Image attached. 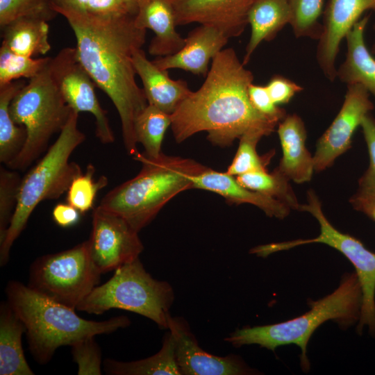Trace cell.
<instances>
[{
    "mask_svg": "<svg viewBox=\"0 0 375 375\" xmlns=\"http://www.w3.org/2000/svg\"><path fill=\"white\" fill-rule=\"evenodd\" d=\"M1 46L28 57L44 55L51 48L47 21L35 17L19 18L1 28Z\"/></svg>",
    "mask_w": 375,
    "mask_h": 375,
    "instance_id": "25",
    "label": "cell"
},
{
    "mask_svg": "<svg viewBox=\"0 0 375 375\" xmlns=\"http://www.w3.org/2000/svg\"><path fill=\"white\" fill-rule=\"evenodd\" d=\"M229 38L219 29L200 24L185 38V44L172 55L158 57L153 62L160 69H181L206 76L210 61L223 49Z\"/></svg>",
    "mask_w": 375,
    "mask_h": 375,
    "instance_id": "17",
    "label": "cell"
},
{
    "mask_svg": "<svg viewBox=\"0 0 375 375\" xmlns=\"http://www.w3.org/2000/svg\"><path fill=\"white\" fill-rule=\"evenodd\" d=\"M291 18L290 25L296 38L319 40L322 33L324 0H288Z\"/></svg>",
    "mask_w": 375,
    "mask_h": 375,
    "instance_id": "31",
    "label": "cell"
},
{
    "mask_svg": "<svg viewBox=\"0 0 375 375\" xmlns=\"http://www.w3.org/2000/svg\"><path fill=\"white\" fill-rule=\"evenodd\" d=\"M171 124V115L149 104L136 117L135 138L137 143L143 145L148 156L158 158L160 156L162 142Z\"/></svg>",
    "mask_w": 375,
    "mask_h": 375,
    "instance_id": "28",
    "label": "cell"
},
{
    "mask_svg": "<svg viewBox=\"0 0 375 375\" xmlns=\"http://www.w3.org/2000/svg\"><path fill=\"white\" fill-rule=\"evenodd\" d=\"M367 146L369 165L358 181V188L351 198L353 207L360 211L365 207L375 205V118L370 113L365 115L360 124Z\"/></svg>",
    "mask_w": 375,
    "mask_h": 375,
    "instance_id": "30",
    "label": "cell"
},
{
    "mask_svg": "<svg viewBox=\"0 0 375 375\" xmlns=\"http://www.w3.org/2000/svg\"><path fill=\"white\" fill-rule=\"evenodd\" d=\"M26 83L16 80L0 85V161L7 166L19 154L26 139L24 126L17 124L9 111L12 99Z\"/></svg>",
    "mask_w": 375,
    "mask_h": 375,
    "instance_id": "27",
    "label": "cell"
},
{
    "mask_svg": "<svg viewBox=\"0 0 375 375\" xmlns=\"http://www.w3.org/2000/svg\"><path fill=\"white\" fill-rule=\"evenodd\" d=\"M49 64L29 79L10 104V114L17 124L24 126L26 139L19 154L8 165L9 169L22 171L32 164L71 115L72 110L51 76Z\"/></svg>",
    "mask_w": 375,
    "mask_h": 375,
    "instance_id": "8",
    "label": "cell"
},
{
    "mask_svg": "<svg viewBox=\"0 0 375 375\" xmlns=\"http://www.w3.org/2000/svg\"><path fill=\"white\" fill-rule=\"evenodd\" d=\"M242 186L274 198L291 210H299L300 204L290 184V179L276 167L271 174L267 172L246 173L235 176Z\"/></svg>",
    "mask_w": 375,
    "mask_h": 375,
    "instance_id": "29",
    "label": "cell"
},
{
    "mask_svg": "<svg viewBox=\"0 0 375 375\" xmlns=\"http://www.w3.org/2000/svg\"><path fill=\"white\" fill-rule=\"evenodd\" d=\"M192 188L219 194L233 203H247L260 208L267 216L283 219L290 208L283 202L241 185L234 176L208 168L192 178Z\"/></svg>",
    "mask_w": 375,
    "mask_h": 375,
    "instance_id": "20",
    "label": "cell"
},
{
    "mask_svg": "<svg viewBox=\"0 0 375 375\" xmlns=\"http://www.w3.org/2000/svg\"><path fill=\"white\" fill-rule=\"evenodd\" d=\"M369 18V15L362 17L347 34L346 58L337 69V77L347 85L363 86L375 98V58L364 39Z\"/></svg>",
    "mask_w": 375,
    "mask_h": 375,
    "instance_id": "22",
    "label": "cell"
},
{
    "mask_svg": "<svg viewBox=\"0 0 375 375\" xmlns=\"http://www.w3.org/2000/svg\"><path fill=\"white\" fill-rule=\"evenodd\" d=\"M375 12V0H328L322 15V33L316 58L324 76L337 78L335 60L342 40L366 11Z\"/></svg>",
    "mask_w": 375,
    "mask_h": 375,
    "instance_id": "14",
    "label": "cell"
},
{
    "mask_svg": "<svg viewBox=\"0 0 375 375\" xmlns=\"http://www.w3.org/2000/svg\"><path fill=\"white\" fill-rule=\"evenodd\" d=\"M266 87L272 101L277 106L288 103L297 93L303 90L301 85L278 74L273 76Z\"/></svg>",
    "mask_w": 375,
    "mask_h": 375,
    "instance_id": "39",
    "label": "cell"
},
{
    "mask_svg": "<svg viewBox=\"0 0 375 375\" xmlns=\"http://www.w3.org/2000/svg\"><path fill=\"white\" fill-rule=\"evenodd\" d=\"M26 329L8 302L0 306V374L33 375L22 347Z\"/></svg>",
    "mask_w": 375,
    "mask_h": 375,
    "instance_id": "24",
    "label": "cell"
},
{
    "mask_svg": "<svg viewBox=\"0 0 375 375\" xmlns=\"http://www.w3.org/2000/svg\"><path fill=\"white\" fill-rule=\"evenodd\" d=\"M94 172V165L89 164L85 173L74 178L67 191V203L81 213H85L93 208L97 192L108 185V180L105 176H101L95 181Z\"/></svg>",
    "mask_w": 375,
    "mask_h": 375,
    "instance_id": "34",
    "label": "cell"
},
{
    "mask_svg": "<svg viewBox=\"0 0 375 375\" xmlns=\"http://www.w3.org/2000/svg\"><path fill=\"white\" fill-rule=\"evenodd\" d=\"M253 81L252 72L233 48L219 51L202 85L171 115L176 142L206 131L213 144L227 147L251 130H262L267 135L272 133L278 122L257 111L249 100L248 90Z\"/></svg>",
    "mask_w": 375,
    "mask_h": 375,
    "instance_id": "2",
    "label": "cell"
},
{
    "mask_svg": "<svg viewBox=\"0 0 375 375\" xmlns=\"http://www.w3.org/2000/svg\"><path fill=\"white\" fill-rule=\"evenodd\" d=\"M267 134L262 130L253 129L243 134L233 162L226 172L237 176L256 172H267V158H262L256 151V145L262 137Z\"/></svg>",
    "mask_w": 375,
    "mask_h": 375,
    "instance_id": "33",
    "label": "cell"
},
{
    "mask_svg": "<svg viewBox=\"0 0 375 375\" xmlns=\"http://www.w3.org/2000/svg\"><path fill=\"white\" fill-rule=\"evenodd\" d=\"M78 114L72 110L58 138L22 178L15 212L0 242L1 266L8 262L10 248L25 228L35 207L44 200L59 198L67 191L74 178L82 174L77 163L69 162L72 152L85 139L77 126Z\"/></svg>",
    "mask_w": 375,
    "mask_h": 375,
    "instance_id": "6",
    "label": "cell"
},
{
    "mask_svg": "<svg viewBox=\"0 0 375 375\" xmlns=\"http://www.w3.org/2000/svg\"><path fill=\"white\" fill-rule=\"evenodd\" d=\"M103 369L112 375H181L175 358L174 338L169 331L161 349L149 358L131 362L106 359Z\"/></svg>",
    "mask_w": 375,
    "mask_h": 375,
    "instance_id": "26",
    "label": "cell"
},
{
    "mask_svg": "<svg viewBox=\"0 0 375 375\" xmlns=\"http://www.w3.org/2000/svg\"><path fill=\"white\" fill-rule=\"evenodd\" d=\"M6 294L7 301L26 327L29 351L40 365L49 362L62 346L110 334L131 323L124 315L101 322L83 319L76 314V309L45 297L16 281L8 283Z\"/></svg>",
    "mask_w": 375,
    "mask_h": 375,
    "instance_id": "3",
    "label": "cell"
},
{
    "mask_svg": "<svg viewBox=\"0 0 375 375\" xmlns=\"http://www.w3.org/2000/svg\"><path fill=\"white\" fill-rule=\"evenodd\" d=\"M307 196L308 203L300 205L299 210L308 212L317 219L319 235L312 239L259 245L251 249L250 253L267 257L274 252L310 243H323L337 249L354 266L361 286L362 301L358 331L361 333L364 326H367L369 332L375 334V253L367 249L359 240L333 227L324 216L321 203L312 190H309Z\"/></svg>",
    "mask_w": 375,
    "mask_h": 375,
    "instance_id": "10",
    "label": "cell"
},
{
    "mask_svg": "<svg viewBox=\"0 0 375 375\" xmlns=\"http://www.w3.org/2000/svg\"><path fill=\"white\" fill-rule=\"evenodd\" d=\"M133 1H135L138 4V0H133Z\"/></svg>",
    "mask_w": 375,
    "mask_h": 375,
    "instance_id": "44",
    "label": "cell"
},
{
    "mask_svg": "<svg viewBox=\"0 0 375 375\" xmlns=\"http://www.w3.org/2000/svg\"><path fill=\"white\" fill-rule=\"evenodd\" d=\"M22 178L17 170L0 167V242L15 212Z\"/></svg>",
    "mask_w": 375,
    "mask_h": 375,
    "instance_id": "36",
    "label": "cell"
},
{
    "mask_svg": "<svg viewBox=\"0 0 375 375\" xmlns=\"http://www.w3.org/2000/svg\"><path fill=\"white\" fill-rule=\"evenodd\" d=\"M80 212L69 203H58L53 210L54 222L60 227L67 228L75 225L80 219Z\"/></svg>",
    "mask_w": 375,
    "mask_h": 375,
    "instance_id": "40",
    "label": "cell"
},
{
    "mask_svg": "<svg viewBox=\"0 0 375 375\" xmlns=\"http://www.w3.org/2000/svg\"><path fill=\"white\" fill-rule=\"evenodd\" d=\"M248 94L254 108L267 118L278 123L286 116L285 111L272 101L266 85L251 83Z\"/></svg>",
    "mask_w": 375,
    "mask_h": 375,
    "instance_id": "38",
    "label": "cell"
},
{
    "mask_svg": "<svg viewBox=\"0 0 375 375\" xmlns=\"http://www.w3.org/2000/svg\"><path fill=\"white\" fill-rule=\"evenodd\" d=\"M58 14L51 0H0L1 29L22 17H35L46 21Z\"/></svg>",
    "mask_w": 375,
    "mask_h": 375,
    "instance_id": "35",
    "label": "cell"
},
{
    "mask_svg": "<svg viewBox=\"0 0 375 375\" xmlns=\"http://www.w3.org/2000/svg\"><path fill=\"white\" fill-rule=\"evenodd\" d=\"M51 76L66 103L77 112H88L95 118V135L103 144L115 141V136L104 110L97 99L95 83L77 55L76 47L62 49L51 58Z\"/></svg>",
    "mask_w": 375,
    "mask_h": 375,
    "instance_id": "11",
    "label": "cell"
},
{
    "mask_svg": "<svg viewBox=\"0 0 375 375\" xmlns=\"http://www.w3.org/2000/svg\"><path fill=\"white\" fill-rule=\"evenodd\" d=\"M133 62L142 82L148 104L172 115L192 92L186 81L171 78L168 70L158 68L148 60L142 49L134 51Z\"/></svg>",
    "mask_w": 375,
    "mask_h": 375,
    "instance_id": "19",
    "label": "cell"
},
{
    "mask_svg": "<svg viewBox=\"0 0 375 375\" xmlns=\"http://www.w3.org/2000/svg\"><path fill=\"white\" fill-rule=\"evenodd\" d=\"M169 330L175 341V358L181 375H242L253 374L237 356L220 357L202 349L185 323L171 317Z\"/></svg>",
    "mask_w": 375,
    "mask_h": 375,
    "instance_id": "15",
    "label": "cell"
},
{
    "mask_svg": "<svg viewBox=\"0 0 375 375\" xmlns=\"http://www.w3.org/2000/svg\"><path fill=\"white\" fill-rule=\"evenodd\" d=\"M288 0H251L247 22L251 37L246 47L242 63L247 65L258 46L262 41H271L290 22Z\"/></svg>",
    "mask_w": 375,
    "mask_h": 375,
    "instance_id": "23",
    "label": "cell"
},
{
    "mask_svg": "<svg viewBox=\"0 0 375 375\" xmlns=\"http://www.w3.org/2000/svg\"><path fill=\"white\" fill-rule=\"evenodd\" d=\"M177 26L198 23L214 26L229 38L240 36L248 25L251 0H172Z\"/></svg>",
    "mask_w": 375,
    "mask_h": 375,
    "instance_id": "16",
    "label": "cell"
},
{
    "mask_svg": "<svg viewBox=\"0 0 375 375\" xmlns=\"http://www.w3.org/2000/svg\"><path fill=\"white\" fill-rule=\"evenodd\" d=\"M71 347L73 359L78 365V375L102 374L101 351L94 337L79 340Z\"/></svg>",
    "mask_w": 375,
    "mask_h": 375,
    "instance_id": "37",
    "label": "cell"
},
{
    "mask_svg": "<svg viewBox=\"0 0 375 375\" xmlns=\"http://www.w3.org/2000/svg\"><path fill=\"white\" fill-rule=\"evenodd\" d=\"M72 28L81 62L97 87L115 106L123 140L129 155L139 151L134 122L147 106L143 88L136 83L133 54L145 43L147 30L135 24V15L101 16L69 10H56Z\"/></svg>",
    "mask_w": 375,
    "mask_h": 375,
    "instance_id": "1",
    "label": "cell"
},
{
    "mask_svg": "<svg viewBox=\"0 0 375 375\" xmlns=\"http://www.w3.org/2000/svg\"><path fill=\"white\" fill-rule=\"evenodd\" d=\"M369 92L359 84L347 85L342 106L331 126L319 139L313 156L315 171L330 167L351 147V138L363 117L374 109Z\"/></svg>",
    "mask_w": 375,
    "mask_h": 375,
    "instance_id": "13",
    "label": "cell"
},
{
    "mask_svg": "<svg viewBox=\"0 0 375 375\" xmlns=\"http://www.w3.org/2000/svg\"><path fill=\"white\" fill-rule=\"evenodd\" d=\"M362 301L361 286L356 273L344 274L339 287L331 294L310 301V309L303 315L278 324L236 330L225 341L238 347L258 344L269 350L294 344L300 347L301 366L308 371V342L314 331L324 322L333 320L347 327L359 320Z\"/></svg>",
    "mask_w": 375,
    "mask_h": 375,
    "instance_id": "5",
    "label": "cell"
},
{
    "mask_svg": "<svg viewBox=\"0 0 375 375\" xmlns=\"http://www.w3.org/2000/svg\"><path fill=\"white\" fill-rule=\"evenodd\" d=\"M135 24L151 30L155 36L149 46V53L162 57L178 52L185 38L177 33L172 0H138Z\"/></svg>",
    "mask_w": 375,
    "mask_h": 375,
    "instance_id": "18",
    "label": "cell"
},
{
    "mask_svg": "<svg viewBox=\"0 0 375 375\" xmlns=\"http://www.w3.org/2000/svg\"><path fill=\"white\" fill-rule=\"evenodd\" d=\"M88 242L91 260L101 274L139 258L144 249L138 232L124 218L99 206L92 212Z\"/></svg>",
    "mask_w": 375,
    "mask_h": 375,
    "instance_id": "12",
    "label": "cell"
},
{
    "mask_svg": "<svg viewBox=\"0 0 375 375\" xmlns=\"http://www.w3.org/2000/svg\"><path fill=\"white\" fill-rule=\"evenodd\" d=\"M360 212H363L372 220L375 221V205L369 206L362 208Z\"/></svg>",
    "mask_w": 375,
    "mask_h": 375,
    "instance_id": "42",
    "label": "cell"
},
{
    "mask_svg": "<svg viewBox=\"0 0 375 375\" xmlns=\"http://www.w3.org/2000/svg\"><path fill=\"white\" fill-rule=\"evenodd\" d=\"M53 10L65 9L85 12L90 0H51Z\"/></svg>",
    "mask_w": 375,
    "mask_h": 375,
    "instance_id": "41",
    "label": "cell"
},
{
    "mask_svg": "<svg viewBox=\"0 0 375 375\" xmlns=\"http://www.w3.org/2000/svg\"><path fill=\"white\" fill-rule=\"evenodd\" d=\"M101 274L91 260L87 240L38 258L31 265L27 285L45 297L76 310L99 285Z\"/></svg>",
    "mask_w": 375,
    "mask_h": 375,
    "instance_id": "9",
    "label": "cell"
},
{
    "mask_svg": "<svg viewBox=\"0 0 375 375\" xmlns=\"http://www.w3.org/2000/svg\"><path fill=\"white\" fill-rule=\"evenodd\" d=\"M174 297L171 285L153 278L138 258L115 269L112 277L96 286L76 310L101 315L112 308L122 309L150 319L160 328L169 329Z\"/></svg>",
    "mask_w": 375,
    "mask_h": 375,
    "instance_id": "7",
    "label": "cell"
},
{
    "mask_svg": "<svg viewBox=\"0 0 375 375\" xmlns=\"http://www.w3.org/2000/svg\"><path fill=\"white\" fill-rule=\"evenodd\" d=\"M374 30L375 31V24L374 25ZM371 52L372 54H375V41L372 46Z\"/></svg>",
    "mask_w": 375,
    "mask_h": 375,
    "instance_id": "43",
    "label": "cell"
},
{
    "mask_svg": "<svg viewBox=\"0 0 375 375\" xmlns=\"http://www.w3.org/2000/svg\"><path fill=\"white\" fill-rule=\"evenodd\" d=\"M278 134L283 150L278 169L297 183L309 181L315 171L313 156L306 147V131L301 118L286 115L278 124Z\"/></svg>",
    "mask_w": 375,
    "mask_h": 375,
    "instance_id": "21",
    "label": "cell"
},
{
    "mask_svg": "<svg viewBox=\"0 0 375 375\" xmlns=\"http://www.w3.org/2000/svg\"><path fill=\"white\" fill-rule=\"evenodd\" d=\"M51 58H33L15 53L3 46L0 48V85L21 78L31 79L49 63Z\"/></svg>",
    "mask_w": 375,
    "mask_h": 375,
    "instance_id": "32",
    "label": "cell"
},
{
    "mask_svg": "<svg viewBox=\"0 0 375 375\" xmlns=\"http://www.w3.org/2000/svg\"><path fill=\"white\" fill-rule=\"evenodd\" d=\"M133 158L142 165L140 172L109 191L99 206L124 218L137 232L174 196L192 188V178L208 169L194 160L163 153L151 158L138 152Z\"/></svg>",
    "mask_w": 375,
    "mask_h": 375,
    "instance_id": "4",
    "label": "cell"
}]
</instances>
